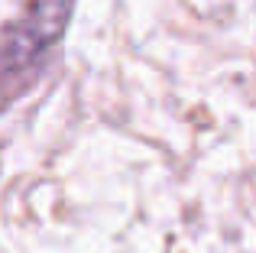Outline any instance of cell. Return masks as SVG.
Returning <instances> with one entry per match:
<instances>
[{
  "mask_svg": "<svg viewBox=\"0 0 256 253\" xmlns=\"http://www.w3.org/2000/svg\"><path fill=\"white\" fill-rule=\"evenodd\" d=\"M75 0H30L16 20L4 26V101L13 104L32 88L49 65L52 46H58L72 20Z\"/></svg>",
  "mask_w": 256,
  "mask_h": 253,
  "instance_id": "cell-1",
  "label": "cell"
}]
</instances>
